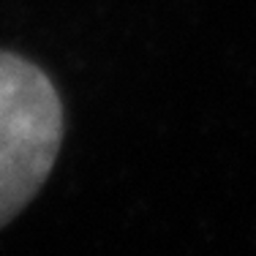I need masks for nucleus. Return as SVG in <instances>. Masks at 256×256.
<instances>
[{"mask_svg": "<svg viewBox=\"0 0 256 256\" xmlns=\"http://www.w3.org/2000/svg\"><path fill=\"white\" fill-rule=\"evenodd\" d=\"M63 142V106L50 76L14 52H0V226L50 178Z\"/></svg>", "mask_w": 256, "mask_h": 256, "instance_id": "obj_1", "label": "nucleus"}]
</instances>
